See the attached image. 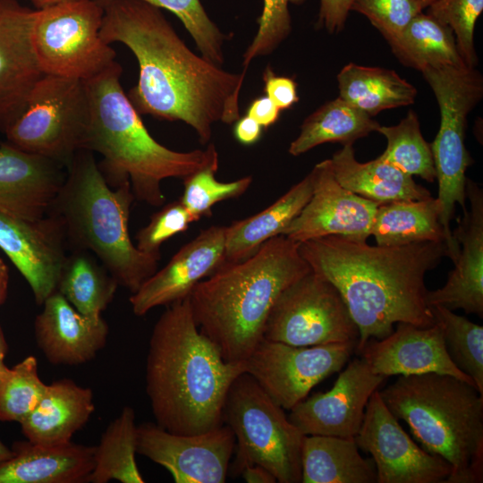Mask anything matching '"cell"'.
Masks as SVG:
<instances>
[{
	"instance_id": "6da1fadb",
	"label": "cell",
	"mask_w": 483,
	"mask_h": 483,
	"mask_svg": "<svg viewBox=\"0 0 483 483\" xmlns=\"http://www.w3.org/2000/svg\"><path fill=\"white\" fill-rule=\"evenodd\" d=\"M102 39L120 42L139 64L137 84L127 95L140 114L182 121L206 144L212 127L240 117V95L246 71L227 72L194 54L159 8L141 0L99 2Z\"/></svg>"
},
{
	"instance_id": "7a4b0ae2",
	"label": "cell",
	"mask_w": 483,
	"mask_h": 483,
	"mask_svg": "<svg viewBox=\"0 0 483 483\" xmlns=\"http://www.w3.org/2000/svg\"><path fill=\"white\" fill-rule=\"evenodd\" d=\"M312 271L341 293L359 329L358 352L370 339L390 335L395 323L435 324L426 296V274L447 257L445 242L372 246L340 235L300 242Z\"/></svg>"
},
{
	"instance_id": "3957f363",
	"label": "cell",
	"mask_w": 483,
	"mask_h": 483,
	"mask_svg": "<svg viewBox=\"0 0 483 483\" xmlns=\"http://www.w3.org/2000/svg\"><path fill=\"white\" fill-rule=\"evenodd\" d=\"M245 363L225 361L199 329L189 297L167 305L156 322L146 361V391L156 423L192 435L224 424V406Z\"/></svg>"
},
{
	"instance_id": "277c9868",
	"label": "cell",
	"mask_w": 483,
	"mask_h": 483,
	"mask_svg": "<svg viewBox=\"0 0 483 483\" xmlns=\"http://www.w3.org/2000/svg\"><path fill=\"white\" fill-rule=\"evenodd\" d=\"M300 242L277 235L247 258L225 262L189 294L199 331L227 362L244 363L264 339L265 326L280 293L311 268Z\"/></svg>"
},
{
	"instance_id": "5b68a950",
	"label": "cell",
	"mask_w": 483,
	"mask_h": 483,
	"mask_svg": "<svg viewBox=\"0 0 483 483\" xmlns=\"http://www.w3.org/2000/svg\"><path fill=\"white\" fill-rule=\"evenodd\" d=\"M121 74L122 68L114 62L85 80L89 116L82 149L102 157L99 169L110 185L130 182L135 199L162 206L163 180H183L218 157V152L214 143L206 149L181 152L157 142L124 93Z\"/></svg>"
},
{
	"instance_id": "8992f818",
	"label": "cell",
	"mask_w": 483,
	"mask_h": 483,
	"mask_svg": "<svg viewBox=\"0 0 483 483\" xmlns=\"http://www.w3.org/2000/svg\"><path fill=\"white\" fill-rule=\"evenodd\" d=\"M48 214L56 216L68 244L94 255L117 281L135 292L157 270L160 258L134 245L129 233L135 199L130 182L112 189L93 152L79 150Z\"/></svg>"
},
{
	"instance_id": "52a82bcc",
	"label": "cell",
	"mask_w": 483,
	"mask_h": 483,
	"mask_svg": "<svg viewBox=\"0 0 483 483\" xmlns=\"http://www.w3.org/2000/svg\"><path fill=\"white\" fill-rule=\"evenodd\" d=\"M379 394L427 452L452 467L446 483L483 481V394L453 376H400Z\"/></svg>"
},
{
	"instance_id": "ba28073f",
	"label": "cell",
	"mask_w": 483,
	"mask_h": 483,
	"mask_svg": "<svg viewBox=\"0 0 483 483\" xmlns=\"http://www.w3.org/2000/svg\"><path fill=\"white\" fill-rule=\"evenodd\" d=\"M431 88L440 110L438 132L430 144L438 196L440 223L444 228L447 257L454 263L460 250L452 236L451 221L458 203L465 209L467 168L473 163L465 145L469 114L483 97V77L475 67L443 65L420 72Z\"/></svg>"
},
{
	"instance_id": "9c48e42d",
	"label": "cell",
	"mask_w": 483,
	"mask_h": 483,
	"mask_svg": "<svg viewBox=\"0 0 483 483\" xmlns=\"http://www.w3.org/2000/svg\"><path fill=\"white\" fill-rule=\"evenodd\" d=\"M224 423L235 436L233 474H241L247 465L258 464L269 470L279 483L301 482L305 435L246 372L238 376L229 388Z\"/></svg>"
},
{
	"instance_id": "30bf717a",
	"label": "cell",
	"mask_w": 483,
	"mask_h": 483,
	"mask_svg": "<svg viewBox=\"0 0 483 483\" xmlns=\"http://www.w3.org/2000/svg\"><path fill=\"white\" fill-rule=\"evenodd\" d=\"M89 116L84 80L44 73L23 111L4 131L6 142L67 168L82 149Z\"/></svg>"
},
{
	"instance_id": "8fae6325",
	"label": "cell",
	"mask_w": 483,
	"mask_h": 483,
	"mask_svg": "<svg viewBox=\"0 0 483 483\" xmlns=\"http://www.w3.org/2000/svg\"><path fill=\"white\" fill-rule=\"evenodd\" d=\"M103 13L96 0L37 10L32 38L42 72L85 81L110 67L115 52L100 36Z\"/></svg>"
},
{
	"instance_id": "7c38bea8",
	"label": "cell",
	"mask_w": 483,
	"mask_h": 483,
	"mask_svg": "<svg viewBox=\"0 0 483 483\" xmlns=\"http://www.w3.org/2000/svg\"><path fill=\"white\" fill-rule=\"evenodd\" d=\"M264 339L294 346L356 343L359 329L337 288L309 271L278 296Z\"/></svg>"
},
{
	"instance_id": "4fadbf2b",
	"label": "cell",
	"mask_w": 483,
	"mask_h": 483,
	"mask_svg": "<svg viewBox=\"0 0 483 483\" xmlns=\"http://www.w3.org/2000/svg\"><path fill=\"white\" fill-rule=\"evenodd\" d=\"M355 349L352 342L294 346L263 339L244 362L245 372L291 411L316 385L340 371Z\"/></svg>"
},
{
	"instance_id": "5bb4252c",
	"label": "cell",
	"mask_w": 483,
	"mask_h": 483,
	"mask_svg": "<svg viewBox=\"0 0 483 483\" xmlns=\"http://www.w3.org/2000/svg\"><path fill=\"white\" fill-rule=\"evenodd\" d=\"M372 456L377 483H446L451 465L420 448L403 430L383 402L378 390L370 396L354 437Z\"/></svg>"
},
{
	"instance_id": "9a60e30c",
	"label": "cell",
	"mask_w": 483,
	"mask_h": 483,
	"mask_svg": "<svg viewBox=\"0 0 483 483\" xmlns=\"http://www.w3.org/2000/svg\"><path fill=\"white\" fill-rule=\"evenodd\" d=\"M235 448L231 428L182 435L156 422L137 426V453L166 469L176 483H224Z\"/></svg>"
},
{
	"instance_id": "2e32d148",
	"label": "cell",
	"mask_w": 483,
	"mask_h": 483,
	"mask_svg": "<svg viewBox=\"0 0 483 483\" xmlns=\"http://www.w3.org/2000/svg\"><path fill=\"white\" fill-rule=\"evenodd\" d=\"M309 174L311 197L281 234L297 242L327 235L367 241L378 204L341 186L329 159L318 163Z\"/></svg>"
},
{
	"instance_id": "e0dca14e",
	"label": "cell",
	"mask_w": 483,
	"mask_h": 483,
	"mask_svg": "<svg viewBox=\"0 0 483 483\" xmlns=\"http://www.w3.org/2000/svg\"><path fill=\"white\" fill-rule=\"evenodd\" d=\"M67 246L62 223L51 214L28 220L0 213V249L28 282L38 305L57 291Z\"/></svg>"
},
{
	"instance_id": "ac0fdd59",
	"label": "cell",
	"mask_w": 483,
	"mask_h": 483,
	"mask_svg": "<svg viewBox=\"0 0 483 483\" xmlns=\"http://www.w3.org/2000/svg\"><path fill=\"white\" fill-rule=\"evenodd\" d=\"M386 379L360 359L352 360L333 387L296 404L288 416L305 435L355 437L372 394Z\"/></svg>"
},
{
	"instance_id": "d6986e66",
	"label": "cell",
	"mask_w": 483,
	"mask_h": 483,
	"mask_svg": "<svg viewBox=\"0 0 483 483\" xmlns=\"http://www.w3.org/2000/svg\"><path fill=\"white\" fill-rule=\"evenodd\" d=\"M37 10L17 0H0V131L23 111L44 74L35 53L33 27Z\"/></svg>"
},
{
	"instance_id": "ffe728a7",
	"label": "cell",
	"mask_w": 483,
	"mask_h": 483,
	"mask_svg": "<svg viewBox=\"0 0 483 483\" xmlns=\"http://www.w3.org/2000/svg\"><path fill=\"white\" fill-rule=\"evenodd\" d=\"M225 226L212 225L183 245L129 298L136 316L189 296L192 289L225 262Z\"/></svg>"
},
{
	"instance_id": "44dd1931",
	"label": "cell",
	"mask_w": 483,
	"mask_h": 483,
	"mask_svg": "<svg viewBox=\"0 0 483 483\" xmlns=\"http://www.w3.org/2000/svg\"><path fill=\"white\" fill-rule=\"evenodd\" d=\"M359 353L373 373L385 377L438 373L475 386L450 359L436 322L427 327L399 322L390 335L369 339Z\"/></svg>"
},
{
	"instance_id": "7402d4cb",
	"label": "cell",
	"mask_w": 483,
	"mask_h": 483,
	"mask_svg": "<svg viewBox=\"0 0 483 483\" xmlns=\"http://www.w3.org/2000/svg\"><path fill=\"white\" fill-rule=\"evenodd\" d=\"M466 196L470 209H463L457 227L452 232L460 246L454 268L445 284L428 291L426 301L429 307L443 306L450 310L462 309L465 313L483 316V191L467 178Z\"/></svg>"
},
{
	"instance_id": "603a6c76",
	"label": "cell",
	"mask_w": 483,
	"mask_h": 483,
	"mask_svg": "<svg viewBox=\"0 0 483 483\" xmlns=\"http://www.w3.org/2000/svg\"><path fill=\"white\" fill-rule=\"evenodd\" d=\"M64 167L48 157L2 143L0 213L28 220L48 215L66 177Z\"/></svg>"
},
{
	"instance_id": "cb8c5ba5",
	"label": "cell",
	"mask_w": 483,
	"mask_h": 483,
	"mask_svg": "<svg viewBox=\"0 0 483 483\" xmlns=\"http://www.w3.org/2000/svg\"><path fill=\"white\" fill-rule=\"evenodd\" d=\"M43 305L34 323L35 338L51 364H83L105 347L109 328L102 317L80 313L57 291Z\"/></svg>"
},
{
	"instance_id": "d4e9b609",
	"label": "cell",
	"mask_w": 483,
	"mask_h": 483,
	"mask_svg": "<svg viewBox=\"0 0 483 483\" xmlns=\"http://www.w3.org/2000/svg\"><path fill=\"white\" fill-rule=\"evenodd\" d=\"M13 455L0 462V483H84L94 468L95 446L72 441L13 445Z\"/></svg>"
},
{
	"instance_id": "484cf974",
	"label": "cell",
	"mask_w": 483,
	"mask_h": 483,
	"mask_svg": "<svg viewBox=\"0 0 483 483\" xmlns=\"http://www.w3.org/2000/svg\"><path fill=\"white\" fill-rule=\"evenodd\" d=\"M94 411L92 390L63 378L47 385L38 405L20 424L30 442L65 444L86 425Z\"/></svg>"
},
{
	"instance_id": "4316f807",
	"label": "cell",
	"mask_w": 483,
	"mask_h": 483,
	"mask_svg": "<svg viewBox=\"0 0 483 483\" xmlns=\"http://www.w3.org/2000/svg\"><path fill=\"white\" fill-rule=\"evenodd\" d=\"M329 160L341 186L378 205L431 197L430 191L417 184L412 176L379 157L369 162H359L352 144L344 145Z\"/></svg>"
},
{
	"instance_id": "83f0119b",
	"label": "cell",
	"mask_w": 483,
	"mask_h": 483,
	"mask_svg": "<svg viewBox=\"0 0 483 483\" xmlns=\"http://www.w3.org/2000/svg\"><path fill=\"white\" fill-rule=\"evenodd\" d=\"M302 483H376L372 459L363 458L354 437L308 435L301 446Z\"/></svg>"
},
{
	"instance_id": "f1b7e54d",
	"label": "cell",
	"mask_w": 483,
	"mask_h": 483,
	"mask_svg": "<svg viewBox=\"0 0 483 483\" xmlns=\"http://www.w3.org/2000/svg\"><path fill=\"white\" fill-rule=\"evenodd\" d=\"M312 194L310 174L264 210L225 226V262H237L255 253L267 240L280 235L301 213Z\"/></svg>"
},
{
	"instance_id": "f546056e",
	"label": "cell",
	"mask_w": 483,
	"mask_h": 483,
	"mask_svg": "<svg viewBox=\"0 0 483 483\" xmlns=\"http://www.w3.org/2000/svg\"><path fill=\"white\" fill-rule=\"evenodd\" d=\"M339 97L371 117L414 103L416 88L395 71L349 63L338 72Z\"/></svg>"
},
{
	"instance_id": "4dcf8cb0",
	"label": "cell",
	"mask_w": 483,
	"mask_h": 483,
	"mask_svg": "<svg viewBox=\"0 0 483 483\" xmlns=\"http://www.w3.org/2000/svg\"><path fill=\"white\" fill-rule=\"evenodd\" d=\"M437 198L399 200L378 205L370 235L377 245L403 246L423 242H445Z\"/></svg>"
},
{
	"instance_id": "1f68e13d",
	"label": "cell",
	"mask_w": 483,
	"mask_h": 483,
	"mask_svg": "<svg viewBox=\"0 0 483 483\" xmlns=\"http://www.w3.org/2000/svg\"><path fill=\"white\" fill-rule=\"evenodd\" d=\"M379 126L373 117L338 97L319 106L303 121L300 134L291 142L288 152L297 157L324 143L352 145L355 140L377 131Z\"/></svg>"
},
{
	"instance_id": "d6a6232c",
	"label": "cell",
	"mask_w": 483,
	"mask_h": 483,
	"mask_svg": "<svg viewBox=\"0 0 483 483\" xmlns=\"http://www.w3.org/2000/svg\"><path fill=\"white\" fill-rule=\"evenodd\" d=\"M388 44L401 64L419 72L429 67L465 64L451 29L427 13L417 14Z\"/></svg>"
},
{
	"instance_id": "836d02e7",
	"label": "cell",
	"mask_w": 483,
	"mask_h": 483,
	"mask_svg": "<svg viewBox=\"0 0 483 483\" xmlns=\"http://www.w3.org/2000/svg\"><path fill=\"white\" fill-rule=\"evenodd\" d=\"M118 286L117 281L94 255L73 250L68 255L57 292L80 313L98 318L113 301Z\"/></svg>"
},
{
	"instance_id": "e575fe53",
	"label": "cell",
	"mask_w": 483,
	"mask_h": 483,
	"mask_svg": "<svg viewBox=\"0 0 483 483\" xmlns=\"http://www.w3.org/2000/svg\"><path fill=\"white\" fill-rule=\"evenodd\" d=\"M137 453V425L135 411L124 406L106 428L98 445L95 446L94 468L90 483H106L111 479L122 483H143L135 454Z\"/></svg>"
},
{
	"instance_id": "d590c367",
	"label": "cell",
	"mask_w": 483,
	"mask_h": 483,
	"mask_svg": "<svg viewBox=\"0 0 483 483\" xmlns=\"http://www.w3.org/2000/svg\"><path fill=\"white\" fill-rule=\"evenodd\" d=\"M377 131L386 140V148L379 156L381 159L411 176L418 175L429 182L436 180L431 145L422 136L418 115L413 110L399 123L380 125Z\"/></svg>"
},
{
	"instance_id": "8d00e7d4",
	"label": "cell",
	"mask_w": 483,
	"mask_h": 483,
	"mask_svg": "<svg viewBox=\"0 0 483 483\" xmlns=\"http://www.w3.org/2000/svg\"><path fill=\"white\" fill-rule=\"evenodd\" d=\"M430 309L435 322L441 326L450 359L483 394V326L443 306Z\"/></svg>"
},
{
	"instance_id": "74e56055",
	"label": "cell",
	"mask_w": 483,
	"mask_h": 483,
	"mask_svg": "<svg viewBox=\"0 0 483 483\" xmlns=\"http://www.w3.org/2000/svg\"><path fill=\"white\" fill-rule=\"evenodd\" d=\"M219 158L216 157L202 168L183 179V192L179 199L195 221L212 215L218 202L242 195L251 185L252 177L245 176L232 182L216 178Z\"/></svg>"
},
{
	"instance_id": "f35d334b",
	"label": "cell",
	"mask_w": 483,
	"mask_h": 483,
	"mask_svg": "<svg viewBox=\"0 0 483 483\" xmlns=\"http://www.w3.org/2000/svg\"><path fill=\"white\" fill-rule=\"evenodd\" d=\"M46 388L35 356L8 369L0 381V420L21 423L38 405Z\"/></svg>"
},
{
	"instance_id": "ab89813d",
	"label": "cell",
	"mask_w": 483,
	"mask_h": 483,
	"mask_svg": "<svg viewBox=\"0 0 483 483\" xmlns=\"http://www.w3.org/2000/svg\"><path fill=\"white\" fill-rule=\"evenodd\" d=\"M104 2L107 0H96ZM159 9L172 12L194 39L198 49L208 61L221 65L224 63L225 35L209 18L200 0H141Z\"/></svg>"
},
{
	"instance_id": "60d3db41",
	"label": "cell",
	"mask_w": 483,
	"mask_h": 483,
	"mask_svg": "<svg viewBox=\"0 0 483 483\" xmlns=\"http://www.w3.org/2000/svg\"><path fill=\"white\" fill-rule=\"evenodd\" d=\"M427 9L428 14L451 29L464 64L475 67L474 30L483 11V0H434Z\"/></svg>"
},
{
	"instance_id": "b9f144b4",
	"label": "cell",
	"mask_w": 483,
	"mask_h": 483,
	"mask_svg": "<svg viewBox=\"0 0 483 483\" xmlns=\"http://www.w3.org/2000/svg\"><path fill=\"white\" fill-rule=\"evenodd\" d=\"M306 0H263L261 15L257 20L258 31L243 54V69L258 56L275 50L292 30L289 4L300 5Z\"/></svg>"
},
{
	"instance_id": "7bdbcfd3",
	"label": "cell",
	"mask_w": 483,
	"mask_h": 483,
	"mask_svg": "<svg viewBox=\"0 0 483 483\" xmlns=\"http://www.w3.org/2000/svg\"><path fill=\"white\" fill-rule=\"evenodd\" d=\"M423 9L419 0H353L350 11L365 15L389 42Z\"/></svg>"
},
{
	"instance_id": "ee69618b",
	"label": "cell",
	"mask_w": 483,
	"mask_h": 483,
	"mask_svg": "<svg viewBox=\"0 0 483 483\" xmlns=\"http://www.w3.org/2000/svg\"><path fill=\"white\" fill-rule=\"evenodd\" d=\"M196 222L180 199L174 200L154 214L149 223L136 235V247L148 254L160 257L161 245L173 236L185 232Z\"/></svg>"
},
{
	"instance_id": "f6af8a7d",
	"label": "cell",
	"mask_w": 483,
	"mask_h": 483,
	"mask_svg": "<svg viewBox=\"0 0 483 483\" xmlns=\"http://www.w3.org/2000/svg\"><path fill=\"white\" fill-rule=\"evenodd\" d=\"M266 95L282 111L289 109L299 101L297 84L289 77L276 75L271 67L263 73Z\"/></svg>"
},
{
	"instance_id": "bcb514c9",
	"label": "cell",
	"mask_w": 483,
	"mask_h": 483,
	"mask_svg": "<svg viewBox=\"0 0 483 483\" xmlns=\"http://www.w3.org/2000/svg\"><path fill=\"white\" fill-rule=\"evenodd\" d=\"M353 0H320L317 26L338 33L345 25Z\"/></svg>"
},
{
	"instance_id": "7dc6e473",
	"label": "cell",
	"mask_w": 483,
	"mask_h": 483,
	"mask_svg": "<svg viewBox=\"0 0 483 483\" xmlns=\"http://www.w3.org/2000/svg\"><path fill=\"white\" fill-rule=\"evenodd\" d=\"M280 113L281 110L275 104L264 95L252 100L246 114L256 120L263 128H268L278 121Z\"/></svg>"
},
{
	"instance_id": "c3c4849f",
	"label": "cell",
	"mask_w": 483,
	"mask_h": 483,
	"mask_svg": "<svg viewBox=\"0 0 483 483\" xmlns=\"http://www.w3.org/2000/svg\"><path fill=\"white\" fill-rule=\"evenodd\" d=\"M262 126L248 114L241 116L234 122L233 136L242 145L250 146L259 140Z\"/></svg>"
},
{
	"instance_id": "681fc988",
	"label": "cell",
	"mask_w": 483,
	"mask_h": 483,
	"mask_svg": "<svg viewBox=\"0 0 483 483\" xmlns=\"http://www.w3.org/2000/svg\"><path fill=\"white\" fill-rule=\"evenodd\" d=\"M244 480L248 483H275L276 479L266 468L251 464L245 466L241 472Z\"/></svg>"
},
{
	"instance_id": "f907efd6",
	"label": "cell",
	"mask_w": 483,
	"mask_h": 483,
	"mask_svg": "<svg viewBox=\"0 0 483 483\" xmlns=\"http://www.w3.org/2000/svg\"><path fill=\"white\" fill-rule=\"evenodd\" d=\"M9 272L7 266L0 258V306L4 303L8 289Z\"/></svg>"
},
{
	"instance_id": "816d5d0a",
	"label": "cell",
	"mask_w": 483,
	"mask_h": 483,
	"mask_svg": "<svg viewBox=\"0 0 483 483\" xmlns=\"http://www.w3.org/2000/svg\"><path fill=\"white\" fill-rule=\"evenodd\" d=\"M6 352H7V343H6L3 330L0 326V381L9 369L4 364V358L6 355Z\"/></svg>"
},
{
	"instance_id": "f5cc1de1",
	"label": "cell",
	"mask_w": 483,
	"mask_h": 483,
	"mask_svg": "<svg viewBox=\"0 0 483 483\" xmlns=\"http://www.w3.org/2000/svg\"><path fill=\"white\" fill-rule=\"evenodd\" d=\"M72 1H78V0H30V2L34 4L37 10H43V9L49 8L57 4L72 2Z\"/></svg>"
},
{
	"instance_id": "db71d44e",
	"label": "cell",
	"mask_w": 483,
	"mask_h": 483,
	"mask_svg": "<svg viewBox=\"0 0 483 483\" xmlns=\"http://www.w3.org/2000/svg\"><path fill=\"white\" fill-rule=\"evenodd\" d=\"M13 455V450H10L4 445V444L0 440V462H4Z\"/></svg>"
},
{
	"instance_id": "11a10c76",
	"label": "cell",
	"mask_w": 483,
	"mask_h": 483,
	"mask_svg": "<svg viewBox=\"0 0 483 483\" xmlns=\"http://www.w3.org/2000/svg\"><path fill=\"white\" fill-rule=\"evenodd\" d=\"M423 6L427 8L434 0H419Z\"/></svg>"
}]
</instances>
